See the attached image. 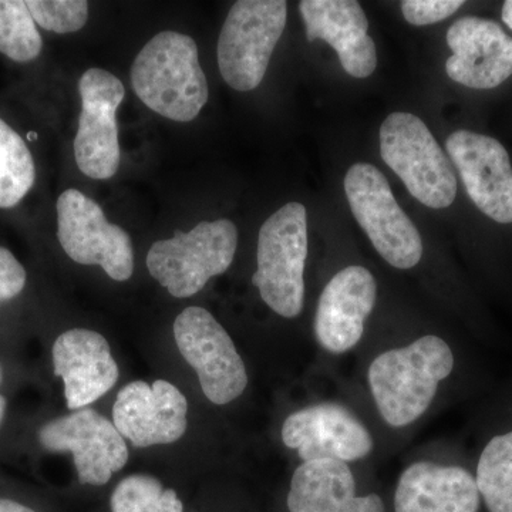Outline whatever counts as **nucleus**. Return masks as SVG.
<instances>
[{
    "label": "nucleus",
    "mask_w": 512,
    "mask_h": 512,
    "mask_svg": "<svg viewBox=\"0 0 512 512\" xmlns=\"http://www.w3.org/2000/svg\"><path fill=\"white\" fill-rule=\"evenodd\" d=\"M131 86L148 109L165 119L194 120L208 101V82L192 37L164 30L131 66Z\"/></svg>",
    "instance_id": "f257e3e1"
},
{
    "label": "nucleus",
    "mask_w": 512,
    "mask_h": 512,
    "mask_svg": "<svg viewBox=\"0 0 512 512\" xmlns=\"http://www.w3.org/2000/svg\"><path fill=\"white\" fill-rule=\"evenodd\" d=\"M453 367L450 346L431 335L377 356L369 367V384L383 420L404 427L423 416Z\"/></svg>",
    "instance_id": "f03ea898"
},
{
    "label": "nucleus",
    "mask_w": 512,
    "mask_h": 512,
    "mask_svg": "<svg viewBox=\"0 0 512 512\" xmlns=\"http://www.w3.org/2000/svg\"><path fill=\"white\" fill-rule=\"evenodd\" d=\"M308 215L301 202H289L264 222L258 237V269L252 284L279 316L301 315L305 302Z\"/></svg>",
    "instance_id": "7ed1b4c3"
},
{
    "label": "nucleus",
    "mask_w": 512,
    "mask_h": 512,
    "mask_svg": "<svg viewBox=\"0 0 512 512\" xmlns=\"http://www.w3.org/2000/svg\"><path fill=\"white\" fill-rule=\"evenodd\" d=\"M380 154L421 204L441 210L456 200L453 165L419 117L390 114L380 127Z\"/></svg>",
    "instance_id": "20e7f679"
},
{
    "label": "nucleus",
    "mask_w": 512,
    "mask_h": 512,
    "mask_svg": "<svg viewBox=\"0 0 512 512\" xmlns=\"http://www.w3.org/2000/svg\"><path fill=\"white\" fill-rule=\"evenodd\" d=\"M237 247L234 222H201L190 232L156 242L148 251V272L174 298H190L228 271Z\"/></svg>",
    "instance_id": "39448f33"
},
{
    "label": "nucleus",
    "mask_w": 512,
    "mask_h": 512,
    "mask_svg": "<svg viewBox=\"0 0 512 512\" xmlns=\"http://www.w3.org/2000/svg\"><path fill=\"white\" fill-rule=\"evenodd\" d=\"M284 0H239L229 10L220 40L218 67L222 79L238 92H251L264 80L286 26Z\"/></svg>",
    "instance_id": "423d86ee"
},
{
    "label": "nucleus",
    "mask_w": 512,
    "mask_h": 512,
    "mask_svg": "<svg viewBox=\"0 0 512 512\" xmlns=\"http://www.w3.org/2000/svg\"><path fill=\"white\" fill-rule=\"evenodd\" d=\"M345 192L353 215L384 261L399 269L419 264L423 255L419 231L375 165H352L345 177Z\"/></svg>",
    "instance_id": "0eeeda50"
},
{
    "label": "nucleus",
    "mask_w": 512,
    "mask_h": 512,
    "mask_svg": "<svg viewBox=\"0 0 512 512\" xmlns=\"http://www.w3.org/2000/svg\"><path fill=\"white\" fill-rule=\"evenodd\" d=\"M57 238L63 251L80 265H99L111 279L128 281L134 272L130 235L111 224L103 208L79 190H66L56 204Z\"/></svg>",
    "instance_id": "6e6552de"
},
{
    "label": "nucleus",
    "mask_w": 512,
    "mask_h": 512,
    "mask_svg": "<svg viewBox=\"0 0 512 512\" xmlns=\"http://www.w3.org/2000/svg\"><path fill=\"white\" fill-rule=\"evenodd\" d=\"M174 339L188 365L200 379L202 393L224 406L248 386V373L231 336L207 309L190 306L174 322Z\"/></svg>",
    "instance_id": "1a4fd4ad"
},
{
    "label": "nucleus",
    "mask_w": 512,
    "mask_h": 512,
    "mask_svg": "<svg viewBox=\"0 0 512 512\" xmlns=\"http://www.w3.org/2000/svg\"><path fill=\"white\" fill-rule=\"evenodd\" d=\"M82 113L74 138L77 167L93 180H109L120 167L119 127L116 113L126 90L114 74L90 69L79 82Z\"/></svg>",
    "instance_id": "9d476101"
},
{
    "label": "nucleus",
    "mask_w": 512,
    "mask_h": 512,
    "mask_svg": "<svg viewBox=\"0 0 512 512\" xmlns=\"http://www.w3.org/2000/svg\"><path fill=\"white\" fill-rule=\"evenodd\" d=\"M39 441L53 453H72L80 483L104 485L128 461L126 440L103 414L77 410L46 423Z\"/></svg>",
    "instance_id": "9b49d317"
},
{
    "label": "nucleus",
    "mask_w": 512,
    "mask_h": 512,
    "mask_svg": "<svg viewBox=\"0 0 512 512\" xmlns=\"http://www.w3.org/2000/svg\"><path fill=\"white\" fill-rule=\"evenodd\" d=\"M446 148L478 210L495 222L511 224L512 165L503 144L484 134L458 130L447 138Z\"/></svg>",
    "instance_id": "f8f14e48"
},
{
    "label": "nucleus",
    "mask_w": 512,
    "mask_h": 512,
    "mask_svg": "<svg viewBox=\"0 0 512 512\" xmlns=\"http://www.w3.org/2000/svg\"><path fill=\"white\" fill-rule=\"evenodd\" d=\"M188 402L173 383L131 382L117 394L113 423L124 439L146 448L175 443L188 426Z\"/></svg>",
    "instance_id": "ddd939ff"
},
{
    "label": "nucleus",
    "mask_w": 512,
    "mask_h": 512,
    "mask_svg": "<svg viewBox=\"0 0 512 512\" xmlns=\"http://www.w3.org/2000/svg\"><path fill=\"white\" fill-rule=\"evenodd\" d=\"M286 447L298 450L303 463L315 460H360L373 450L366 427L335 403L315 404L292 413L282 427Z\"/></svg>",
    "instance_id": "4468645a"
},
{
    "label": "nucleus",
    "mask_w": 512,
    "mask_h": 512,
    "mask_svg": "<svg viewBox=\"0 0 512 512\" xmlns=\"http://www.w3.org/2000/svg\"><path fill=\"white\" fill-rule=\"evenodd\" d=\"M446 39L453 52L446 72L454 82L488 90L512 76V39L493 20L476 16L458 19Z\"/></svg>",
    "instance_id": "2eb2a0df"
},
{
    "label": "nucleus",
    "mask_w": 512,
    "mask_h": 512,
    "mask_svg": "<svg viewBox=\"0 0 512 512\" xmlns=\"http://www.w3.org/2000/svg\"><path fill=\"white\" fill-rule=\"evenodd\" d=\"M377 299L375 276L363 266L342 269L323 289L315 316L319 345L330 353L355 348Z\"/></svg>",
    "instance_id": "dca6fc26"
},
{
    "label": "nucleus",
    "mask_w": 512,
    "mask_h": 512,
    "mask_svg": "<svg viewBox=\"0 0 512 512\" xmlns=\"http://www.w3.org/2000/svg\"><path fill=\"white\" fill-rule=\"evenodd\" d=\"M55 375L63 380L70 410L86 409L113 389L120 372L109 342L89 329H70L53 343Z\"/></svg>",
    "instance_id": "f3484780"
},
{
    "label": "nucleus",
    "mask_w": 512,
    "mask_h": 512,
    "mask_svg": "<svg viewBox=\"0 0 512 512\" xmlns=\"http://www.w3.org/2000/svg\"><path fill=\"white\" fill-rule=\"evenodd\" d=\"M299 10L309 42L325 40L338 53L349 76L366 79L377 67L376 45L367 35L369 22L355 0H303Z\"/></svg>",
    "instance_id": "a211bd4d"
},
{
    "label": "nucleus",
    "mask_w": 512,
    "mask_h": 512,
    "mask_svg": "<svg viewBox=\"0 0 512 512\" xmlns=\"http://www.w3.org/2000/svg\"><path fill=\"white\" fill-rule=\"evenodd\" d=\"M480 491L466 468L421 461L400 477L394 495L396 512H477Z\"/></svg>",
    "instance_id": "6ab92c4d"
},
{
    "label": "nucleus",
    "mask_w": 512,
    "mask_h": 512,
    "mask_svg": "<svg viewBox=\"0 0 512 512\" xmlns=\"http://www.w3.org/2000/svg\"><path fill=\"white\" fill-rule=\"evenodd\" d=\"M286 504L289 512H384L379 495L357 497L352 470L336 460L306 461L296 468Z\"/></svg>",
    "instance_id": "aec40b11"
},
{
    "label": "nucleus",
    "mask_w": 512,
    "mask_h": 512,
    "mask_svg": "<svg viewBox=\"0 0 512 512\" xmlns=\"http://www.w3.org/2000/svg\"><path fill=\"white\" fill-rule=\"evenodd\" d=\"M35 180V161L25 140L0 119V208L18 205Z\"/></svg>",
    "instance_id": "412c9836"
},
{
    "label": "nucleus",
    "mask_w": 512,
    "mask_h": 512,
    "mask_svg": "<svg viewBox=\"0 0 512 512\" xmlns=\"http://www.w3.org/2000/svg\"><path fill=\"white\" fill-rule=\"evenodd\" d=\"M477 485L490 512H512V431L494 437L481 453Z\"/></svg>",
    "instance_id": "4be33fe9"
},
{
    "label": "nucleus",
    "mask_w": 512,
    "mask_h": 512,
    "mask_svg": "<svg viewBox=\"0 0 512 512\" xmlns=\"http://www.w3.org/2000/svg\"><path fill=\"white\" fill-rule=\"evenodd\" d=\"M42 47V36L26 2L0 0V53L26 63L35 60Z\"/></svg>",
    "instance_id": "5701e85b"
},
{
    "label": "nucleus",
    "mask_w": 512,
    "mask_h": 512,
    "mask_svg": "<svg viewBox=\"0 0 512 512\" xmlns=\"http://www.w3.org/2000/svg\"><path fill=\"white\" fill-rule=\"evenodd\" d=\"M110 507L111 512H184L177 493L146 474L121 480L111 494Z\"/></svg>",
    "instance_id": "b1692460"
},
{
    "label": "nucleus",
    "mask_w": 512,
    "mask_h": 512,
    "mask_svg": "<svg viewBox=\"0 0 512 512\" xmlns=\"http://www.w3.org/2000/svg\"><path fill=\"white\" fill-rule=\"evenodd\" d=\"M26 5L36 25L60 35L83 29L89 19V3L84 0H29Z\"/></svg>",
    "instance_id": "393cba45"
},
{
    "label": "nucleus",
    "mask_w": 512,
    "mask_h": 512,
    "mask_svg": "<svg viewBox=\"0 0 512 512\" xmlns=\"http://www.w3.org/2000/svg\"><path fill=\"white\" fill-rule=\"evenodd\" d=\"M464 5L463 0H404V19L414 26H427L450 18Z\"/></svg>",
    "instance_id": "a878e982"
},
{
    "label": "nucleus",
    "mask_w": 512,
    "mask_h": 512,
    "mask_svg": "<svg viewBox=\"0 0 512 512\" xmlns=\"http://www.w3.org/2000/svg\"><path fill=\"white\" fill-rule=\"evenodd\" d=\"M28 275L9 249L0 247V303L10 301L25 289Z\"/></svg>",
    "instance_id": "bb28decb"
},
{
    "label": "nucleus",
    "mask_w": 512,
    "mask_h": 512,
    "mask_svg": "<svg viewBox=\"0 0 512 512\" xmlns=\"http://www.w3.org/2000/svg\"><path fill=\"white\" fill-rule=\"evenodd\" d=\"M0 512H37L28 505L19 503V501L10 500V498H0Z\"/></svg>",
    "instance_id": "cd10ccee"
},
{
    "label": "nucleus",
    "mask_w": 512,
    "mask_h": 512,
    "mask_svg": "<svg viewBox=\"0 0 512 512\" xmlns=\"http://www.w3.org/2000/svg\"><path fill=\"white\" fill-rule=\"evenodd\" d=\"M503 20L505 25L512 30V0L504 2L503 6Z\"/></svg>",
    "instance_id": "c85d7f7f"
},
{
    "label": "nucleus",
    "mask_w": 512,
    "mask_h": 512,
    "mask_svg": "<svg viewBox=\"0 0 512 512\" xmlns=\"http://www.w3.org/2000/svg\"><path fill=\"white\" fill-rule=\"evenodd\" d=\"M2 366H0V383H2ZM6 410H8V400L3 394H0V426H2L3 420H5Z\"/></svg>",
    "instance_id": "c756f323"
}]
</instances>
